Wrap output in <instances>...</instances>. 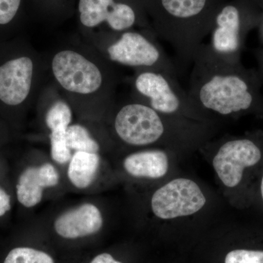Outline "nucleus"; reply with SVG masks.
Wrapping results in <instances>:
<instances>
[{"mask_svg": "<svg viewBox=\"0 0 263 263\" xmlns=\"http://www.w3.org/2000/svg\"><path fill=\"white\" fill-rule=\"evenodd\" d=\"M193 63L187 94L210 120L211 116L235 117L253 108V89L236 62L216 56L203 43Z\"/></svg>", "mask_w": 263, "mask_h": 263, "instance_id": "nucleus-1", "label": "nucleus"}, {"mask_svg": "<svg viewBox=\"0 0 263 263\" xmlns=\"http://www.w3.org/2000/svg\"><path fill=\"white\" fill-rule=\"evenodd\" d=\"M52 79L65 100L113 103L117 76L115 67L96 48L64 45L55 50L49 63Z\"/></svg>", "mask_w": 263, "mask_h": 263, "instance_id": "nucleus-2", "label": "nucleus"}, {"mask_svg": "<svg viewBox=\"0 0 263 263\" xmlns=\"http://www.w3.org/2000/svg\"><path fill=\"white\" fill-rule=\"evenodd\" d=\"M224 0H145L155 35L168 43L183 63H193L210 34Z\"/></svg>", "mask_w": 263, "mask_h": 263, "instance_id": "nucleus-3", "label": "nucleus"}, {"mask_svg": "<svg viewBox=\"0 0 263 263\" xmlns=\"http://www.w3.org/2000/svg\"><path fill=\"white\" fill-rule=\"evenodd\" d=\"M132 98L149 105L163 117L203 133L211 120L194 105L178 78L157 70L136 71L131 79Z\"/></svg>", "mask_w": 263, "mask_h": 263, "instance_id": "nucleus-4", "label": "nucleus"}, {"mask_svg": "<svg viewBox=\"0 0 263 263\" xmlns=\"http://www.w3.org/2000/svg\"><path fill=\"white\" fill-rule=\"evenodd\" d=\"M129 100L118 108L114 119V131L123 143L148 146L168 139L183 143L201 136L202 133L163 117L147 104L133 98Z\"/></svg>", "mask_w": 263, "mask_h": 263, "instance_id": "nucleus-5", "label": "nucleus"}, {"mask_svg": "<svg viewBox=\"0 0 263 263\" xmlns=\"http://www.w3.org/2000/svg\"><path fill=\"white\" fill-rule=\"evenodd\" d=\"M97 39V49L114 65L136 71L157 70L178 78L177 68L151 29H133Z\"/></svg>", "mask_w": 263, "mask_h": 263, "instance_id": "nucleus-6", "label": "nucleus"}, {"mask_svg": "<svg viewBox=\"0 0 263 263\" xmlns=\"http://www.w3.org/2000/svg\"><path fill=\"white\" fill-rule=\"evenodd\" d=\"M74 15L81 32L92 39L129 29L152 30L145 0H76Z\"/></svg>", "mask_w": 263, "mask_h": 263, "instance_id": "nucleus-7", "label": "nucleus"}, {"mask_svg": "<svg viewBox=\"0 0 263 263\" xmlns=\"http://www.w3.org/2000/svg\"><path fill=\"white\" fill-rule=\"evenodd\" d=\"M260 145L249 138H231L221 142L213 157L218 178L228 189L239 187L248 173L262 164Z\"/></svg>", "mask_w": 263, "mask_h": 263, "instance_id": "nucleus-8", "label": "nucleus"}, {"mask_svg": "<svg viewBox=\"0 0 263 263\" xmlns=\"http://www.w3.org/2000/svg\"><path fill=\"white\" fill-rule=\"evenodd\" d=\"M206 204V197L193 180L177 178L161 186L152 195L151 207L162 220L194 215Z\"/></svg>", "mask_w": 263, "mask_h": 263, "instance_id": "nucleus-9", "label": "nucleus"}, {"mask_svg": "<svg viewBox=\"0 0 263 263\" xmlns=\"http://www.w3.org/2000/svg\"><path fill=\"white\" fill-rule=\"evenodd\" d=\"M243 14L238 3L224 0L214 17L207 47L216 56L236 62L241 46Z\"/></svg>", "mask_w": 263, "mask_h": 263, "instance_id": "nucleus-10", "label": "nucleus"}, {"mask_svg": "<svg viewBox=\"0 0 263 263\" xmlns=\"http://www.w3.org/2000/svg\"><path fill=\"white\" fill-rule=\"evenodd\" d=\"M35 76L36 62L29 56L0 65V101L10 106L22 105L32 92Z\"/></svg>", "mask_w": 263, "mask_h": 263, "instance_id": "nucleus-11", "label": "nucleus"}, {"mask_svg": "<svg viewBox=\"0 0 263 263\" xmlns=\"http://www.w3.org/2000/svg\"><path fill=\"white\" fill-rule=\"evenodd\" d=\"M103 224V216L98 208L85 203L59 216L54 229L62 238L75 239L98 233Z\"/></svg>", "mask_w": 263, "mask_h": 263, "instance_id": "nucleus-12", "label": "nucleus"}, {"mask_svg": "<svg viewBox=\"0 0 263 263\" xmlns=\"http://www.w3.org/2000/svg\"><path fill=\"white\" fill-rule=\"evenodd\" d=\"M59 181L60 174L53 164L27 167L19 177L17 198L24 207L35 206L42 200L44 189L57 186Z\"/></svg>", "mask_w": 263, "mask_h": 263, "instance_id": "nucleus-13", "label": "nucleus"}, {"mask_svg": "<svg viewBox=\"0 0 263 263\" xmlns=\"http://www.w3.org/2000/svg\"><path fill=\"white\" fill-rule=\"evenodd\" d=\"M123 166L133 177L160 179L168 173L170 157L167 151L160 148L140 151L127 156Z\"/></svg>", "mask_w": 263, "mask_h": 263, "instance_id": "nucleus-14", "label": "nucleus"}, {"mask_svg": "<svg viewBox=\"0 0 263 263\" xmlns=\"http://www.w3.org/2000/svg\"><path fill=\"white\" fill-rule=\"evenodd\" d=\"M100 163L98 153L76 152L67 170L70 182L81 190L89 187L98 174Z\"/></svg>", "mask_w": 263, "mask_h": 263, "instance_id": "nucleus-15", "label": "nucleus"}, {"mask_svg": "<svg viewBox=\"0 0 263 263\" xmlns=\"http://www.w3.org/2000/svg\"><path fill=\"white\" fill-rule=\"evenodd\" d=\"M76 0H34L39 18L46 22H62L74 15Z\"/></svg>", "mask_w": 263, "mask_h": 263, "instance_id": "nucleus-16", "label": "nucleus"}, {"mask_svg": "<svg viewBox=\"0 0 263 263\" xmlns=\"http://www.w3.org/2000/svg\"><path fill=\"white\" fill-rule=\"evenodd\" d=\"M72 119V108L65 99H56L46 111V126L50 131H66Z\"/></svg>", "mask_w": 263, "mask_h": 263, "instance_id": "nucleus-17", "label": "nucleus"}, {"mask_svg": "<svg viewBox=\"0 0 263 263\" xmlns=\"http://www.w3.org/2000/svg\"><path fill=\"white\" fill-rule=\"evenodd\" d=\"M66 140L71 150L76 152L98 153L100 149L98 141L89 130L81 124H70L66 130Z\"/></svg>", "mask_w": 263, "mask_h": 263, "instance_id": "nucleus-18", "label": "nucleus"}, {"mask_svg": "<svg viewBox=\"0 0 263 263\" xmlns=\"http://www.w3.org/2000/svg\"><path fill=\"white\" fill-rule=\"evenodd\" d=\"M4 263H54L46 252L28 247H18L10 251Z\"/></svg>", "mask_w": 263, "mask_h": 263, "instance_id": "nucleus-19", "label": "nucleus"}, {"mask_svg": "<svg viewBox=\"0 0 263 263\" xmlns=\"http://www.w3.org/2000/svg\"><path fill=\"white\" fill-rule=\"evenodd\" d=\"M51 158L60 164L67 163L72 158L71 150L66 140V131H53L50 133Z\"/></svg>", "mask_w": 263, "mask_h": 263, "instance_id": "nucleus-20", "label": "nucleus"}, {"mask_svg": "<svg viewBox=\"0 0 263 263\" xmlns=\"http://www.w3.org/2000/svg\"><path fill=\"white\" fill-rule=\"evenodd\" d=\"M224 263H263V251L235 249L227 254Z\"/></svg>", "mask_w": 263, "mask_h": 263, "instance_id": "nucleus-21", "label": "nucleus"}, {"mask_svg": "<svg viewBox=\"0 0 263 263\" xmlns=\"http://www.w3.org/2000/svg\"><path fill=\"white\" fill-rule=\"evenodd\" d=\"M22 0H0V25L13 22L18 14Z\"/></svg>", "mask_w": 263, "mask_h": 263, "instance_id": "nucleus-22", "label": "nucleus"}, {"mask_svg": "<svg viewBox=\"0 0 263 263\" xmlns=\"http://www.w3.org/2000/svg\"><path fill=\"white\" fill-rule=\"evenodd\" d=\"M10 209V197L0 187V216H4Z\"/></svg>", "mask_w": 263, "mask_h": 263, "instance_id": "nucleus-23", "label": "nucleus"}, {"mask_svg": "<svg viewBox=\"0 0 263 263\" xmlns=\"http://www.w3.org/2000/svg\"><path fill=\"white\" fill-rule=\"evenodd\" d=\"M90 263H122L116 260L110 254L103 253L95 257Z\"/></svg>", "mask_w": 263, "mask_h": 263, "instance_id": "nucleus-24", "label": "nucleus"}, {"mask_svg": "<svg viewBox=\"0 0 263 263\" xmlns=\"http://www.w3.org/2000/svg\"><path fill=\"white\" fill-rule=\"evenodd\" d=\"M257 195L263 209V168L259 173L258 181H257Z\"/></svg>", "mask_w": 263, "mask_h": 263, "instance_id": "nucleus-25", "label": "nucleus"}]
</instances>
